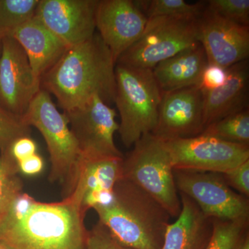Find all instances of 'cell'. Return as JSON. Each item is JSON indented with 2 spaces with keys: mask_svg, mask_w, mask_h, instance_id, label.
Here are the masks:
<instances>
[{
  "mask_svg": "<svg viewBox=\"0 0 249 249\" xmlns=\"http://www.w3.org/2000/svg\"><path fill=\"white\" fill-rule=\"evenodd\" d=\"M237 249H249V233L247 234L245 238L242 240V242L239 245Z\"/></svg>",
  "mask_w": 249,
  "mask_h": 249,
  "instance_id": "33",
  "label": "cell"
},
{
  "mask_svg": "<svg viewBox=\"0 0 249 249\" xmlns=\"http://www.w3.org/2000/svg\"><path fill=\"white\" fill-rule=\"evenodd\" d=\"M18 163L9 150L0 155V223L4 219L11 205L21 193L24 183L19 176Z\"/></svg>",
  "mask_w": 249,
  "mask_h": 249,
  "instance_id": "21",
  "label": "cell"
},
{
  "mask_svg": "<svg viewBox=\"0 0 249 249\" xmlns=\"http://www.w3.org/2000/svg\"><path fill=\"white\" fill-rule=\"evenodd\" d=\"M64 113L84 160L124 158L114 142V134L119 129L116 109L98 95L79 107Z\"/></svg>",
  "mask_w": 249,
  "mask_h": 249,
  "instance_id": "8",
  "label": "cell"
},
{
  "mask_svg": "<svg viewBox=\"0 0 249 249\" xmlns=\"http://www.w3.org/2000/svg\"><path fill=\"white\" fill-rule=\"evenodd\" d=\"M163 142L174 170L223 174L249 160V145L207 134Z\"/></svg>",
  "mask_w": 249,
  "mask_h": 249,
  "instance_id": "10",
  "label": "cell"
},
{
  "mask_svg": "<svg viewBox=\"0 0 249 249\" xmlns=\"http://www.w3.org/2000/svg\"><path fill=\"white\" fill-rule=\"evenodd\" d=\"M0 249H7L6 248V247H4V246H3L2 245H1V244H0Z\"/></svg>",
  "mask_w": 249,
  "mask_h": 249,
  "instance_id": "35",
  "label": "cell"
},
{
  "mask_svg": "<svg viewBox=\"0 0 249 249\" xmlns=\"http://www.w3.org/2000/svg\"><path fill=\"white\" fill-rule=\"evenodd\" d=\"M213 232L205 249H237L249 233V222L213 219Z\"/></svg>",
  "mask_w": 249,
  "mask_h": 249,
  "instance_id": "25",
  "label": "cell"
},
{
  "mask_svg": "<svg viewBox=\"0 0 249 249\" xmlns=\"http://www.w3.org/2000/svg\"><path fill=\"white\" fill-rule=\"evenodd\" d=\"M227 78V69L214 64H207L201 76L199 88L202 92L222 86Z\"/></svg>",
  "mask_w": 249,
  "mask_h": 249,
  "instance_id": "30",
  "label": "cell"
},
{
  "mask_svg": "<svg viewBox=\"0 0 249 249\" xmlns=\"http://www.w3.org/2000/svg\"><path fill=\"white\" fill-rule=\"evenodd\" d=\"M84 249H132L120 243L102 223L88 230Z\"/></svg>",
  "mask_w": 249,
  "mask_h": 249,
  "instance_id": "28",
  "label": "cell"
},
{
  "mask_svg": "<svg viewBox=\"0 0 249 249\" xmlns=\"http://www.w3.org/2000/svg\"><path fill=\"white\" fill-rule=\"evenodd\" d=\"M19 173L27 176H36L42 173L44 168V160L38 154L28 157L18 163Z\"/></svg>",
  "mask_w": 249,
  "mask_h": 249,
  "instance_id": "32",
  "label": "cell"
},
{
  "mask_svg": "<svg viewBox=\"0 0 249 249\" xmlns=\"http://www.w3.org/2000/svg\"><path fill=\"white\" fill-rule=\"evenodd\" d=\"M29 134L30 127L26 125L20 118L0 107V151H6L15 140Z\"/></svg>",
  "mask_w": 249,
  "mask_h": 249,
  "instance_id": "27",
  "label": "cell"
},
{
  "mask_svg": "<svg viewBox=\"0 0 249 249\" xmlns=\"http://www.w3.org/2000/svg\"><path fill=\"white\" fill-rule=\"evenodd\" d=\"M249 65L247 60L227 69V80L222 86L202 92L205 128L249 107Z\"/></svg>",
  "mask_w": 249,
  "mask_h": 249,
  "instance_id": "17",
  "label": "cell"
},
{
  "mask_svg": "<svg viewBox=\"0 0 249 249\" xmlns=\"http://www.w3.org/2000/svg\"><path fill=\"white\" fill-rule=\"evenodd\" d=\"M196 19L159 17L148 19L145 31L116 64L153 70L160 62L197 43Z\"/></svg>",
  "mask_w": 249,
  "mask_h": 249,
  "instance_id": "7",
  "label": "cell"
},
{
  "mask_svg": "<svg viewBox=\"0 0 249 249\" xmlns=\"http://www.w3.org/2000/svg\"><path fill=\"white\" fill-rule=\"evenodd\" d=\"M21 119L28 127H36L45 139L50 156L49 180L61 185L65 199L74 190L83 162L67 116L58 110L51 95L41 89Z\"/></svg>",
  "mask_w": 249,
  "mask_h": 249,
  "instance_id": "4",
  "label": "cell"
},
{
  "mask_svg": "<svg viewBox=\"0 0 249 249\" xmlns=\"http://www.w3.org/2000/svg\"><path fill=\"white\" fill-rule=\"evenodd\" d=\"M41 89L25 52L11 37L2 38L0 55V107L22 118Z\"/></svg>",
  "mask_w": 249,
  "mask_h": 249,
  "instance_id": "11",
  "label": "cell"
},
{
  "mask_svg": "<svg viewBox=\"0 0 249 249\" xmlns=\"http://www.w3.org/2000/svg\"><path fill=\"white\" fill-rule=\"evenodd\" d=\"M115 62L98 33L67 49L40 78L41 89L55 96L67 112L98 95L107 105L115 102Z\"/></svg>",
  "mask_w": 249,
  "mask_h": 249,
  "instance_id": "2",
  "label": "cell"
},
{
  "mask_svg": "<svg viewBox=\"0 0 249 249\" xmlns=\"http://www.w3.org/2000/svg\"><path fill=\"white\" fill-rule=\"evenodd\" d=\"M8 150L18 163L37 153V145L30 136H26L15 140Z\"/></svg>",
  "mask_w": 249,
  "mask_h": 249,
  "instance_id": "31",
  "label": "cell"
},
{
  "mask_svg": "<svg viewBox=\"0 0 249 249\" xmlns=\"http://www.w3.org/2000/svg\"><path fill=\"white\" fill-rule=\"evenodd\" d=\"M206 6L224 19L249 26V0H210Z\"/></svg>",
  "mask_w": 249,
  "mask_h": 249,
  "instance_id": "26",
  "label": "cell"
},
{
  "mask_svg": "<svg viewBox=\"0 0 249 249\" xmlns=\"http://www.w3.org/2000/svg\"><path fill=\"white\" fill-rule=\"evenodd\" d=\"M111 235L132 249H161L171 216L132 181L121 178L106 204L93 208Z\"/></svg>",
  "mask_w": 249,
  "mask_h": 249,
  "instance_id": "3",
  "label": "cell"
},
{
  "mask_svg": "<svg viewBox=\"0 0 249 249\" xmlns=\"http://www.w3.org/2000/svg\"><path fill=\"white\" fill-rule=\"evenodd\" d=\"M178 193L191 198L211 219L249 222V198L234 191L222 174L174 170Z\"/></svg>",
  "mask_w": 249,
  "mask_h": 249,
  "instance_id": "9",
  "label": "cell"
},
{
  "mask_svg": "<svg viewBox=\"0 0 249 249\" xmlns=\"http://www.w3.org/2000/svg\"><path fill=\"white\" fill-rule=\"evenodd\" d=\"M1 46H2V39L0 37V55H1Z\"/></svg>",
  "mask_w": 249,
  "mask_h": 249,
  "instance_id": "34",
  "label": "cell"
},
{
  "mask_svg": "<svg viewBox=\"0 0 249 249\" xmlns=\"http://www.w3.org/2000/svg\"><path fill=\"white\" fill-rule=\"evenodd\" d=\"M181 211L165 232L161 249H205L213 232V219L206 217L191 198L178 193Z\"/></svg>",
  "mask_w": 249,
  "mask_h": 249,
  "instance_id": "19",
  "label": "cell"
},
{
  "mask_svg": "<svg viewBox=\"0 0 249 249\" xmlns=\"http://www.w3.org/2000/svg\"><path fill=\"white\" fill-rule=\"evenodd\" d=\"M10 37L21 46L40 80L69 48L35 16L18 28Z\"/></svg>",
  "mask_w": 249,
  "mask_h": 249,
  "instance_id": "18",
  "label": "cell"
},
{
  "mask_svg": "<svg viewBox=\"0 0 249 249\" xmlns=\"http://www.w3.org/2000/svg\"><path fill=\"white\" fill-rule=\"evenodd\" d=\"M98 3V0H40L35 17L70 48L94 35Z\"/></svg>",
  "mask_w": 249,
  "mask_h": 249,
  "instance_id": "14",
  "label": "cell"
},
{
  "mask_svg": "<svg viewBox=\"0 0 249 249\" xmlns=\"http://www.w3.org/2000/svg\"><path fill=\"white\" fill-rule=\"evenodd\" d=\"M122 160L83 159L76 186L67 197L79 205L85 213L97 205L107 203L116 183L122 178Z\"/></svg>",
  "mask_w": 249,
  "mask_h": 249,
  "instance_id": "16",
  "label": "cell"
},
{
  "mask_svg": "<svg viewBox=\"0 0 249 249\" xmlns=\"http://www.w3.org/2000/svg\"><path fill=\"white\" fill-rule=\"evenodd\" d=\"M135 1L147 19L159 17L197 19L206 6V1L189 4L183 0H139Z\"/></svg>",
  "mask_w": 249,
  "mask_h": 249,
  "instance_id": "23",
  "label": "cell"
},
{
  "mask_svg": "<svg viewBox=\"0 0 249 249\" xmlns=\"http://www.w3.org/2000/svg\"><path fill=\"white\" fill-rule=\"evenodd\" d=\"M85 214L70 198L41 202L23 192L0 223V244L7 249H84Z\"/></svg>",
  "mask_w": 249,
  "mask_h": 249,
  "instance_id": "1",
  "label": "cell"
},
{
  "mask_svg": "<svg viewBox=\"0 0 249 249\" xmlns=\"http://www.w3.org/2000/svg\"><path fill=\"white\" fill-rule=\"evenodd\" d=\"M207 64L204 49L197 42L160 62L152 71L162 93H165L188 87H199Z\"/></svg>",
  "mask_w": 249,
  "mask_h": 249,
  "instance_id": "20",
  "label": "cell"
},
{
  "mask_svg": "<svg viewBox=\"0 0 249 249\" xmlns=\"http://www.w3.org/2000/svg\"><path fill=\"white\" fill-rule=\"evenodd\" d=\"M202 134L225 142L249 145V107L210 124Z\"/></svg>",
  "mask_w": 249,
  "mask_h": 249,
  "instance_id": "22",
  "label": "cell"
},
{
  "mask_svg": "<svg viewBox=\"0 0 249 249\" xmlns=\"http://www.w3.org/2000/svg\"><path fill=\"white\" fill-rule=\"evenodd\" d=\"M147 21L134 1H98L95 16L96 29L116 64L121 55L140 38Z\"/></svg>",
  "mask_w": 249,
  "mask_h": 249,
  "instance_id": "15",
  "label": "cell"
},
{
  "mask_svg": "<svg viewBox=\"0 0 249 249\" xmlns=\"http://www.w3.org/2000/svg\"><path fill=\"white\" fill-rule=\"evenodd\" d=\"M196 23V38L204 49L208 63L228 69L249 60V26L224 19L207 6Z\"/></svg>",
  "mask_w": 249,
  "mask_h": 249,
  "instance_id": "12",
  "label": "cell"
},
{
  "mask_svg": "<svg viewBox=\"0 0 249 249\" xmlns=\"http://www.w3.org/2000/svg\"><path fill=\"white\" fill-rule=\"evenodd\" d=\"M40 0H0V37H10L35 16Z\"/></svg>",
  "mask_w": 249,
  "mask_h": 249,
  "instance_id": "24",
  "label": "cell"
},
{
  "mask_svg": "<svg viewBox=\"0 0 249 249\" xmlns=\"http://www.w3.org/2000/svg\"><path fill=\"white\" fill-rule=\"evenodd\" d=\"M121 160L122 178L138 186L156 199L171 217H178L181 199L175 183L169 154L163 141L144 134Z\"/></svg>",
  "mask_w": 249,
  "mask_h": 249,
  "instance_id": "6",
  "label": "cell"
},
{
  "mask_svg": "<svg viewBox=\"0 0 249 249\" xmlns=\"http://www.w3.org/2000/svg\"><path fill=\"white\" fill-rule=\"evenodd\" d=\"M205 129L203 93L192 86L162 93L157 125L152 134L160 140L190 138Z\"/></svg>",
  "mask_w": 249,
  "mask_h": 249,
  "instance_id": "13",
  "label": "cell"
},
{
  "mask_svg": "<svg viewBox=\"0 0 249 249\" xmlns=\"http://www.w3.org/2000/svg\"><path fill=\"white\" fill-rule=\"evenodd\" d=\"M115 104L121 122L119 132L129 148L157 125L162 91L152 70L116 64Z\"/></svg>",
  "mask_w": 249,
  "mask_h": 249,
  "instance_id": "5",
  "label": "cell"
},
{
  "mask_svg": "<svg viewBox=\"0 0 249 249\" xmlns=\"http://www.w3.org/2000/svg\"><path fill=\"white\" fill-rule=\"evenodd\" d=\"M222 175L231 188L249 198V160Z\"/></svg>",
  "mask_w": 249,
  "mask_h": 249,
  "instance_id": "29",
  "label": "cell"
}]
</instances>
